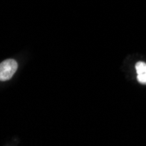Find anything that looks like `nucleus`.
<instances>
[{
  "mask_svg": "<svg viewBox=\"0 0 146 146\" xmlns=\"http://www.w3.org/2000/svg\"><path fill=\"white\" fill-rule=\"evenodd\" d=\"M18 68V63L14 60H5L0 64V81L5 82L10 80Z\"/></svg>",
  "mask_w": 146,
  "mask_h": 146,
  "instance_id": "obj_1",
  "label": "nucleus"
},
{
  "mask_svg": "<svg viewBox=\"0 0 146 146\" xmlns=\"http://www.w3.org/2000/svg\"><path fill=\"white\" fill-rule=\"evenodd\" d=\"M137 80L142 84L146 85V63L139 61L136 64Z\"/></svg>",
  "mask_w": 146,
  "mask_h": 146,
  "instance_id": "obj_2",
  "label": "nucleus"
}]
</instances>
